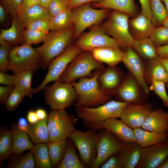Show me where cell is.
<instances>
[{"mask_svg": "<svg viewBox=\"0 0 168 168\" xmlns=\"http://www.w3.org/2000/svg\"><path fill=\"white\" fill-rule=\"evenodd\" d=\"M100 167L101 168H120L117 155H114L110 157Z\"/></svg>", "mask_w": 168, "mask_h": 168, "instance_id": "obj_49", "label": "cell"}, {"mask_svg": "<svg viewBox=\"0 0 168 168\" xmlns=\"http://www.w3.org/2000/svg\"><path fill=\"white\" fill-rule=\"evenodd\" d=\"M124 77L116 66H109L103 71L98 77L100 91L106 95H114Z\"/></svg>", "mask_w": 168, "mask_h": 168, "instance_id": "obj_18", "label": "cell"}, {"mask_svg": "<svg viewBox=\"0 0 168 168\" xmlns=\"http://www.w3.org/2000/svg\"><path fill=\"white\" fill-rule=\"evenodd\" d=\"M168 156V138L153 145L142 148L136 168H157Z\"/></svg>", "mask_w": 168, "mask_h": 168, "instance_id": "obj_14", "label": "cell"}, {"mask_svg": "<svg viewBox=\"0 0 168 168\" xmlns=\"http://www.w3.org/2000/svg\"><path fill=\"white\" fill-rule=\"evenodd\" d=\"M157 168H168V156Z\"/></svg>", "mask_w": 168, "mask_h": 168, "instance_id": "obj_60", "label": "cell"}, {"mask_svg": "<svg viewBox=\"0 0 168 168\" xmlns=\"http://www.w3.org/2000/svg\"><path fill=\"white\" fill-rule=\"evenodd\" d=\"M74 26V38L78 39L87 28L99 24L108 15L110 10L96 9L91 7L90 3L72 9Z\"/></svg>", "mask_w": 168, "mask_h": 168, "instance_id": "obj_10", "label": "cell"}, {"mask_svg": "<svg viewBox=\"0 0 168 168\" xmlns=\"http://www.w3.org/2000/svg\"><path fill=\"white\" fill-rule=\"evenodd\" d=\"M101 132L96 156L91 168H99L110 157L117 154L125 145V143L110 131L104 129Z\"/></svg>", "mask_w": 168, "mask_h": 168, "instance_id": "obj_13", "label": "cell"}, {"mask_svg": "<svg viewBox=\"0 0 168 168\" xmlns=\"http://www.w3.org/2000/svg\"><path fill=\"white\" fill-rule=\"evenodd\" d=\"M158 56L168 58V44L157 47Z\"/></svg>", "mask_w": 168, "mask_h": 168, "instance_id": "obj_56", "label": "cell"}, {"mask_svg": "<svg viewBox=\"0 0 168 168\" xmlns=\"http://www.w3.org/2000/svg\"><path fill=\"white\" fill-rule=\"evenodd\" d=\"M15 78V75H11L5 71L0 70V83L7 86H13Z\"/></svg>", "mask_w": 168, "mask_h": 168, "instance_id": "obj_48", "label": "cell"}, {"mask_svg": "<svg viewBox=\"0 0 168 168\" xmlns=\"http://www.w3.org/2000/svg\"><path fill=\"white\" fill-rule=\"evenodd\" d=\"M162 26L168 28V16H167L164 20Z\"/></svg>", "mask_w": 168, "mask_h": 168, "instance_id": "obj_63", "label": "cell"}, {"mask_svg": "<svg viewBox=\"0 0 168 168\" xmlns=\"http://www.w3.org/2000/svg\"><path fill=\"white\" fill-rule=\"evenodd\" d=\"M103 0H70L69 8L72 9L84 4L93 2H98Z\"/></svg>", "mask_w": 168, "mask_h": 168, "instance_id": "obj_52", "label": "cell"}, {"mask_svg": "<svg viewBox=\"0 0 168 168\" xmlns=\"http://www.w3.org/2000/svg\"><path fill=\"white\" fill-rule=\"evenodd\" d=\"M166 85L167 88H168V81L166 83Z\"/></svg>", "mask_w": 168, "mask_h": 168, "instance_id": "obj_64", "label": "cell"}, {"mask_svg": "<svg viewBox=\"0 0 168 168\" xmlns=\"http://www.w3.org/2000/svg\"><path fill=\"white\" fill-rule=\"evenodd\" d=\"M26 28L42 31L48 34L50 29L49 19H42L31 22L28 24Z\"/></svg>", "mask_w": 168, "mask_h": 168, "instance_id": "obj_46", "label": "cell"}, {"mask_svg": "<svg viewBox=\"0 0 168 168\" xmlns=\"http://www.w3.org/2000/svg\"><path fill=\"white\" fill-rule=\"evenodd\" d=\"M27 119L23 117L19 118L18 120L17 125L21 130L26 132L29 124Z\"/></svg>", "mask_w": 168, "mask_h": 168, "instance_id": "obj_55", "label": "cell"}, {"mask_svg": "<svg viewBox=\"0 0 168 168\" xmlns=\"http://www.w3.org/2000/svg\"><path fill=\"white\" fill-rule=\"evenodd\" d=\"M12 138L11 130L2 126L0 130V165L12 154Z\"/></svg>", "mask_w": 168, "mask_h": 168, "instance_id": "obj_35", "label": "cell"}, {"mask_svg": "<svg viewBox=\"0 0 168 168\" xmlns=\"http://www.w3.org/2000/svg\"><path fill=\"white\" fill-rule=\"evenodd\" d=\"M74 32V25L60 30H51L43 44L35 49L39 54L43 69L48 67L51 60L61 54L71 44Z\"/></svg>", "mask_w": 168, "mask_h": 168, "instance_id": "obj_2", "label": "cell"}, {"mask_svg": "<svg viewBox=\"0 0 168 168\" xmlns=\"http://www.w3.org/2000/svg\"><path fill=\"white\" fill-rule=\"evenodd\" d=\"M136 142L142 148L148 147L168 138V133H160L146 130L141 128L133 129Z\"/></svg>", "mask_w": 168, "mask_h": 168, "instance_id": "obj_27", "label": "cell"}, {"mask_svg": "<svg viewBox=\"0 0 168 168\" xmlns=\"http://www.w3.org/2000/svg\"><path fill=\"white\" fill-rule=\"evenodd\" d=\"M140 87L136 80L129 72L114 95L118 101L130 104L144 103L141 101Z\"/></svg>", "mask_w": 168, "mask_h": 168, "instance_id": "obj_17", "label": "cell"}, {"mask_svg": "<svg viewBox=\"0 0 168 168\" xmlns=\"http://www.w3.org/2000/svg\"><path fill=\"white\" fill-rule=\"evenodd\" d=\"M91 5L94 8L119 11L133 18L138 15V8L133 0H103L94 3Z\"/></svg>", "mask_w": 168, "mask_h": 168, "instance_id": "obj_24", "label": "cell"}, {"mask_svg": "<svg viewBox=\"0 0 168 168\" xmlns=\"http://www.w3.org/2000/svg\"><path fill=\"white\" fill-rule=\"evenodd\" d=\"M22 0H0V4L12 19L18 18Z\"/></svg>", "mask_w": 168, "mask_h": 168, "instance_id": "obj_43", "label": "cell"}, {"mask_svg": "<svg viewBox=\"0 0 168 168\" xmlns=\"http://www.w3.org/2000/svg\"><path fill=\"white\" fill-rule=\"evenodd\" d=\"M104 66L93 57L91 51H81L72 61L58 80L71 83L78 78L89 76L93 70H103Z\"/></svg>", "mask_w": 168, "mask_h": 168, "instance_id": "obj_5", "label": "cell"}, {"mask_svg": "<svg viewBox=\"0 0 168 168\" xmlns=\"http://www.w3.org/2000/svg\"><path fill=\"white\" fill-rule=\"evenodd\" d=\"M51 0H39L40 4L41 6L48 8V5Z\"/></svg>", "mask_w": 168, "mask_h": 168, "instance_id": "obj_61", "label": "cell"}, {"mask_svg": "<svg viewBox=\"0 0 168 168\" xmlns=\"http://www.w3.org/2000/svg\"><path fill=\"white\" fill-rule=\"evenodd\" d=\"M43 90L45 101L52 110L65 109L77 100L76 92L71 83L58 80Z\"/></svg>", "mask_w": 168, "mask_h": 168, "instance_id": "obj_7", "label": "cell"}, {"mask_svg": "<svg viewBox=\"0 0 168 168\" xmlns=\"http://www.w3.org/2000/svg\"><path fill=\"white\" fill-rule=\"evenodd\" d=\"M26 118L29 123L31 124L36 123L39 121L35 111L32 110L28 111Z\"/></svg>", "mask_w": 168, "mask_h": 168, "instance_id": "obj_54", "label": "cell"}, {"mask_svg": "<svg viewBox=\"0 0 168 168\" xmlns=\"http://www.w3.org/2000/svg\"><path fill=\"white\" fill-rule=\"evenodd\" d=\"M25 28L18 18L12 19L9 28L1 30L0 44H7L14 46L26 43L24 36Z\"/></svg>", "mask_w": 168, "mask_h": 168, "instance_id": "obj_21", "label": "cell"}, {"mask_svg": "<svg viewBox=\"0 0 168 168\" xmlns=\"http://www.w3.org/2000/svg\"><path fill=\"white\" fill-rule=\"evenodd\" d=\"M129 16L123 12L112 10L108 19L101 25L105 33L112 36L120 45H132L134 39L129 30Z\"/></svg>", "mask_w": 168, "mask_h": 168, "instance_id": "obj_8", "label": "cell"}, {"mask_svg": "<svg viewBox=\"0 0 168 168\" xmlns=\"http://www.w3.org/2000/svg\"><path fill=\"white\" fill-rule=\"evenodd\" d=\"M156 27L141 13L129 20L130 32L134 40L149 37Z\"/></svg>", "mask_w": 168, "mask_h": 168, "instance_id": "obj_23", "label": "cell"}, {"mask_svg": "<svg viewBox=\"0 0 168 168\" xmlns=\"http://www.w3.org/2000/svg\"><path fill=\"white\" fill-rule=\"evenodd\" d=\"M141 7V13L151 20V11L150 0H139Z\"/></svg>", "mask_w": 168, "mask_h": 168, "instance_id": "obj_51", "label": "cell"}, {"mask_svg": "<svg viewBox=\"0 0 168 168\" xmlns=\"http://www.w3.org/2000/svg\"><path fill=\"white\" fill-rule=\"evenodd\" d=\"M25 27L29 23L42 19H50V15L48 8L40 4L34 5L26 10L18 16Z\"/></svg>", "mask_w": 168, "mask_h": 168, "instance_id": "obj_31", "label": "cell"}, {"mask_svg": "<svg viewBox=\"0 0 168 168\" xmlns=\"http://www.w3.org/2000/svg\"><path fill=\"white\" fill-rule=\"evenodd\" d=\"M14 87L13 86H0V103L1 104H5L8 97Z\"/></svg>", "mask_w": 168, "mask_h": 168, "instance_id": "obj_50", "label": "cell"}, {"mask_svg": "<svg viewBox=\"0 0 168 168\" xmlns=\"http://www.w3.org/2000/svg\"><path fill=\"white\" fill-rule=\"evenodd\" d=\"M142 148L136 141L125 143L117 154L120 168H135L140 160Z\"/></svg>", "mask_w": 168, "mask_h": 168, "instance_id": "obj_20", "label": "cell"}, {"mask_svg": "<svg viewBox=\"0 0 168 168\" xmlns=\"http://www.w3.org/2000/svg\"><path fill=\"white\" fill-rule=\"evenodd\" d=\"M8 59V70L14 74L27 71L35 72L41 67L38 52L31 45L26 43L11 47Z\"/></svg>", "mask_w": 168, "mask_h": 168, "instance_id": "obj_4", "label": "cell"}, {"mask_svg": "<svg viewBox=\"0 0 168 168\" xmlns=\"http://www.w3.org/2000/svg\"><path fill=\"white\" fill-rule=\"evenodd\" d=\"M151 11V21L156 26H162L163 22L167 16L166 10L161 0H150Z\"/></svg>", "mask_w": 168, "mask_h": 168, "instance_id": "obj_39", "label": "cell"}, {"mask_svg": "<svg viewBox=\"0 0 168 168\" xmlns=\"http://www.w3.org/2000/svg\"><path fill=\"white\" fill-rule=\"evenodd\" d=\"M77 119L65 109L54 110L48 115L47 125L50 141L66 140L75 129Z\"/></svg>", "mask_w": 168, "mask_h": 168, "instance_id": "obj_9", "label": "cell"}, {"mask_svg": "<svg viewBox=\"0 0 168 168\" xmlns=\"http://www.w3.org/2000/svg\"><path fill=\"white\" fill-rule=\"evenodd\" d=\"M6 12L4 7L1 4H0V22L1 23H3L5 21Z\"/></svg>", "mask_w": 168, "mask_h": 168, "instance_id": "obj_59", "label": "cell"}, {"mask_svg": "<svg viewBox=\"0 0 168 168\" xmlns=\"http://www.w3.org/2000/svg\"><path fill=\"white\" fill-rule=\"evenodd\" d=\"M150 102L130 104L122 112L119 118L132 129L141 128L146 118L152 110Z\"/></svg>", "mask_w": 168, "mask_h": 168, "instance_id": "obj_16", "label": "cell"}, {"mask_svg": "<svg viewBox=\"0 0 168 168\" xmlns=\"http://www.w3.org/2000/svg\"><path fill=\"white\" fill-rule=\"evenodd\" d=\"M35 163L31 150L25 154H12L8 162L9 168H33Z\"/></svg>", "mask_w": 168, "mask_h": 168, "instance_id": "obj_38", "label": "cell"}, {"mask_svg": "<svg viewBox=\"0 0 168 168\" xmlns=\"http://www.w3.org/2000/svg\"><path fill=\"white\" fill-rule=\"evenodd\" d=\"M101 135L91 129L83 131L75 129L69 138L77 148L85 168H91L97 155V146Z\"/></svg>", "mask_w": 168, "mask_h": 168, "instance_id": "obj_6", "label": "cell"}, {"mask_svg": "<svg viewBox=\"0 0 168 168\" xmlns=\"http://www.w3.org/2000/svg\"><path fill=\"white\" fill-rule=\"evenodd\" d=\"M37 4H40L39 0H22L19 15L29 7Z\"/></svg>", "mask_w": 168, "mask_h": 168, "instance_id": "obj_53", "label": "cell"}, {"mask_svg": "<svg viewBox=\"0 0 168 168\" xmlns=\"http://www.w3.org/2000/svg\"><path fill=\"white\" fill-rule=\"evenodd\" d=\"M81 51L75 44H71L61 54L51 60L43 80L38 87L34 89L35 94L43 90L50 82L58 80L69 64Z\"/></svg>", "mask_w": 168, "mask_h": 168, "instance_id": "obj_11", "label": "cell"}, {"mask_svg": "<svg viewBox=\"0 0 168 168\" xmlns=\"http://www.w3.org/2000/svg\"><path fill=\"white\" fill-rule=\"evenodd\" d=\"M157 57L148 60L146 65L144 77L147 84L150 85L154 81L162 82L165 83L168 81V75Z\"/></svg>", "mask_w": 168, "mask_h": 168, "instance_id": "obj_29", "label": "cell"}, {"mask_svg": "<svg viewBox=\"0 0 168 168\" xmlns=\"http://www.w3.org/2000/svg\"><path fill=\"white\" fill-rule=\"evenodd\" d=\"M149 37L157 47L168 44V28L163 26L156 27Z\"/></svg>", "mask_w": 168, "mask_h": 168, "instance_id": "obj_40", "label": "cell"}, {"mask_svg": "<svg viewBox=\"0 0 168 168\" xmlns=\"http://www.w3.org/2000/svg\"><path fill=\"white\" fill-rule=\"evenodd\" d=\"M67 141V146L64 156L57 168H85L78 157L72 140L69 138Z\"/></svg>", "mask_w": 168, "mask_h": 168, "instance_id": "obj_32", "label": "cell"}, {"mask_svg": "<svg viewBox=\"0 0 168 168\" xmlns=\"http://www.w3.org/2000/svg\"><path fill=\"white\" fill-rule=\"evenodd\" d=\"M70 0H51L48 8L50 15V19L63 11L69 8Z\"/></svg>", "mask_w": 168, "mask_h": 168, "instance_id": "obj_44", "label": "cell"}, {"mask_svg": "<svg viewBox=\"0 0 168 168\" xmlns=\"http://www.w3.org/2000/svg\"><path fill=\"white\" fill-rule=\"evenodd\" d=\"M75 44L81 51H91L104 46L119 48L120 45L116 40L108 36L99 24L93 26L89 32L81 35Z\"/></svg>", "mask_w": 168, "mask_h": 168, "instance_id": "obj_12", "label": "cell"}, {"mask_svg": "<svg viewBox=\"0 0 168 168\" xmlns=\"http://www.w3.org/2000/svg\"><path fill=\"white\" fill-rule=\"evenodd\" d=\"M130 104L114 100L96 107H76L77 118L89 129L98 131L103 129L101 123L110 118H119L123 110Z\"/></svg>", "mask_w": 168, "mask_h": 168, "instance_id": "obj_1", "label": "cell"}, {"mask_svg": "<svg viewBox=\"0 0 168 168\" xmlns=\"http://www.w3.org/2000/svg\"><path fill=\"white\" fill-rule=\"evenodd\" d=\"M39 120L48 118V114L45 110L42 108H38L35 111Z\"/></svg>", "mask_w": 168, "mask_h": 168, "instance_id": "obj_57", "label": "cell"}, {"mask_svg": "<svg viewBox=\"0 0 168 168\" xmlns=\"http://www.w3.org/2000/svg\"><path fill=\"white\" fill-rule=\"evenodd\" d=\"M48 118L34 124L29 123L26 133L35 144L49 143L50 142L47 125Z\"/></svg>", "mask_w": 168, "mask_h": 168, "instance_id": "obj_30", "label": "cell"}, {"mask_svg": "<svg viewBox=\"0 0 168 168\" xmlns=\"http://www.w3.org/2000/svg\"><path fill=\"white\" fill-rule=\"evenodd\" d=\"M11 131L12 138V154H21L28 150H31L34 145L27 133L18 127L17 124L13 122Z\"/></svg>", "mask_w": 168, "mask_h": 168, "instance_id": "obj_26", "label": "cell"}, {"mask_svg": "<svg viewBox=\"0 0 168 168\" xmlns=\"http://www.w3.org/2000/svg\"><path fill=\"white\" fill-rule=\"evenodd\" d=\"M103 71L97 70L91 77L82 78L78 82L71 83L77 94L74 104L75 107H96L110 100V96L103 93L99 88L98 79Z\"/></svg>", "mask_w": 168, "mask_h": 168, "instance_id": "obj_3", "label": "cell"}, {"mask_svg": "<svg viewBox=\"0 0 168 168\" xmlns=\"http://www.w3.org/2000/svg\"><path fill=\"white\" fill-rule=\"evenodd\" d=\"M91 52L96 59L109 66H116L122 62L124 53L119 48L108 46L95 49Z\"/></svg>", "mask_w": 168, "mask_h": 168, "instance_id": "obj_25", "label": "cell"}, {"mask_svg": "<svg viewBox=\"0 0 168 168\" xmlns=\"http://www.w3.org/2000/svg\"><path fill=\"white\" fill-rule=\"evenodd\" d=\"M31 150L33 152L36 168H52L49 156L48 144H35Z\"/></svg>", "mask_w": 168, "mask_h": 168, "instance_id": "obj_36", "label": "cell"}, {"mask_svg": "<svg viewBox=\"0 0 168 168\" xmlns=\"http://www.w3.org/2000/svg\"><path fill=\"white\" fill-rule=\"evenodd\" d=\"M51 30H58L73 25L72 9L68 8L60 12L50 19Z\"/></svg>", "mask_w": 168, "mask_h": 168, "instance_id": "obj_37", "label": "cell"}, {"mask_svg": "<svg viewBox=\"0 0 168 168\" xmlns=\"http://www.w3.org/2000/svg\"><path fill=\"white\" fill-rule=\"evenodd\" d=\"M67 146V139L50 141L48 143L49 156L52 167L57 168L64 156Z\"/></svg>", "mask_w": 168, "mask_h": 168, "instance_id": "obj_34", "label": "cell"}, {"mask_svg": "<svg viewBox=\"0 0 168 168\" xmlns=\"http://www.w3.org/2000/svg\"><path fill=\"white\" fill-rule=\"evenodd\" d=\"M122 62L135 78L144 93L148 94L150 90L144 77L146 65L131 46L127 47Z\"/></svg>", "mask_w": 168, "mask_h": 168, "instance_id": "obj_15", "label": "cell"}, {"mask_svg": "<svg viewBox=\"0 0 168 168\" xmlns=\"http://www.w3.org/2000/svg\"><path fill=\"white\" fill-rule=\"evenodd\" d=\"M34 72L27 71L15 74L13 86L24 95L32 98L35 94L34 89L31 85V80Z\"/></svg>", "mask_w": 168, "mask_h": 168, "instance_id": "obj_33", "label": "cell"}, {"mask_svg": "<svg viewBox=\"0 0 168 168\" xmlns=\"http://www.w3.org/2000/svg\"><path fill=\"white\" fill-rule=\"evenodd\" d=\"M47 34L42 31L26 29L24 31L25 42L29 44H37L44 41Z\"/></svg>", "mask_w": 168, "mask_h": 168, "instance_id": "obj_41", "label": "cell"}, {"mask_svg": "<svg viewBox=\"0 0 168 168\" xmlns=\"http://www.w3.org/2000/svg\"><path fill=\"white\" fill-rule=\"evenodd\" d=\"M131 47L143 59L151 60L158 56L157 47L149 37L134 40Z\"/></svg>", "mask_w": 168, "mask_h": 168, "instance_id": "obj_28", "label": "cell"}, {"mask_svg": "<svg viewBox=\"0 0 168 168\" xmlns=\"http://www.w3.org/2000/svg\"><path fill=\"white\" fill-rule=\"evenodd\" d=\"M141 128L146 130L160 133L168 131V112L162 108L152 110L146 118Z\"/></svg>", "mask_w": 168, "mask_h": 168, "instance_id": "obj_19", "label": "cell"}, {"mask_svg": "<svg viewBox=\"0 0 168 168\" xmlns=\"http://www.w3.org/2000/svg\"><path fill=\"white\" fill-rule=\"evenodd\" d=\"M166 83L160 81H154L150 84V90L154 91L161 99L163 105L168 107V96L166 90Z\"/></svg>", "mask_w": 168, "mask_h": 168, "instance_id": "obj_45", "label": "cell"}, {"mask_svg": "<svg viewBox=\"0 0 168 168\" xmlns=\"http://www.w3.org/2000/svg\"><path fill=\"white\" fill-rule=\"evenodd\" d=\"M157 58L168 75V58H161L158 56Z\"/></svg>", "mask_w": 168, "mask_h": 168, "instance_id": "obj_58", "label": "cell"}, {"mask_svg": "<svg viewBox=\"0 0 168 168\" xmlns=\"http://www.w3.org/2000/svg\"><path fill=\"white\" fill-rule=\"evenodd\" d=\"M161 1L164 4L166 8L167 16H168V0H161Z\"/></svg>", "mask_w": 168, "mask_h": 168, "instance_id": "obj_62", "label": "cell"}, {"mask_svg": "<svg viewBox=\"0 0 168 168\" xmlns=\"http://www.w3.org/2000/svg\"><path fill=\"white\" fill-rule=\"evenodd\" d=\"M103 129L108 130L124 143L136 141L133 129L117 118H109L101 123Z\"/></svg>", "mask_w": 168, "mask_h": 168, "instance_id": "obj_22", "label": "cell"}, {"mask_svg": "<svg viewBox=\"0 0 168 168\" xmlns=\"http://www.w3.org/2000/svg\"><path fill=\"white\" fill-rule=\"evenodd\" d=\"M25 96L14 87L5 102L6 110L10 112L13 111L18 107Z\"/></svg>", "mask_w": 168, "mask_h": 168, "instance_id": "obj_42", "label": "cell"}, {"mask_svg": "<svg viewBox=\"0 0 168 168\" xmlns=\"http://www.w3.org/2000/svg\"><path fill=\"white\" fill-rule=\"evenodd\" d=\"M11 46L2 44L0 46V69L4 71L8 70V56Z\"/></svg>", "mask_w": 168, "mask_h": 168, "instance_id": "obj_47", "label": "cell"}]
</instances>
